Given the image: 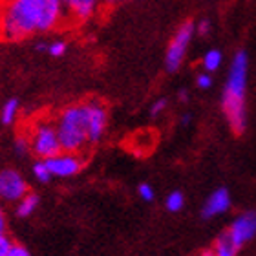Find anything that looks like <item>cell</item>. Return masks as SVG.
I'll list each match as a JSON object with an SVG mask.
<instances>
[{"mask_svg":"<svg viewBox=\"0 0 256 256\" xmlns=\"http://www.w3.org/2000/svg\"><path fill=\"white\" fill-rule=\"evenodd\" d=\"M8 256H32V252L28 251V247H24L22 244H13Z\"/></svg>","mask_w":256,"mask_h":256,"instance_id":"obj_22","label":"cell"},{"mask_svg":"<svg viewBox=\"0 0 256 256\" xmlns=\"http://www.w3.org/2000/svg\"><path fill=\"white\" fill-rule=\"evenodd\" d=\"M196 84L200 86L202 90H207V88H210V84H212V79H210L208 74H202L196 77Z\"/></svg>","mask_w":256,"mask_h":256,"instance_id":"obj_23","label":"cell"},{"mask_svg":"<svg viewBox=\"0 0 256 256\" xmlns=\"http://www.w3.org/2000/svg\"><path fill=\"white\" fill-rule=\"evenodd\" d=\"M247 72H249V57L246 52H238L230 62L229 77L224 90V112L227 123L236 136L244 134L247 124L246 114V92H247Z\"/></svg>","mask_w":256,"mask_h":256,"instance_id":"obj_2","label":"cell"},{"mask_svg":"<svg viewBox=\"0 0 256 256\" xmlns=\"http://www.w3.org/2000/svg\"><path fill=\"white\" fill-rule=\"evenodd\" d=\"M188 123H190V116H188V114H185V116L182 118V124H185V126H187Z\"/></svg>","mask_w":256,"mask_h":256,"instance_id":"obj_29","label":"cell"},{"mask_svg":"<svg viewBox=\"0 0 256 256\" xmlns=\"http://www.w3.org/2000/svg\"><path fill=\"white\" fill-rule=\"evenodd\" d=\"M30 139V146H32V154L37 160H50L62 152V144H60L59 132H57V124L52 119H38L35 121L26 134Z\"/></svg>","mask_w":256,"mask_h":256,"instance_id":"obj_4","label":"cell"},{"mask_svg":"<svg viewBox=\"0 0 256 256\" xmlns=\"http://www.w3.org/2000/svg\"><path fill=\"white\" fill-rule=\"evenodd\" d=\"M183 205H185V196H183V192L174 190L166 196V202H165L166 210H170V212H178V210H182L183 208Z\"/></svg>","mask_w":256,"mask_h":256,"instance_id":"obj_16","label":"cell"},{"mask_svg":"<svg viewBox=\"0 0 256 256\" xmlns=\"http://www.w3.org/2000/svg\"><path fill=\"white\" fill-rule=\"evenodd\" d=\"M18 114H20V102H18V99L11 97V99H8V101L2 104V108H0V123L4 124V126L15 124Z\"/></svg>","mask_w":256,"mask_h":256,"instance_id":"obj_12","label":"cell"},{"mask_svg":"<svg viewBox=\"0 0 256 256\" xmlns=\"http://www.w3.org/2000/svg\"><path fill=\"white\" fill-rule=\"evenodd\" d=\"M214 252H216V256H234L236 247L232 246L229 234L220 236L218 242H216V247H214Z\"/></svg>","mask_w":256,"mask_h":256,"instance_id":"obj_15","label":"cell"},{"mask_svg":"<svg viewBox=\"0 0 256 256\" xmlns=\"http://www.w3.org/2000/svg\"><path fill=\"white\" fill-rule=\"evenodd\" d=\"M229 207H230L229 190L225 187H220L207 198V202H205V205L202 208V216L205 220L212 218V216H218V214L229 210Z\"/></svg>","mask_w":256,"mask_h":256,"instance_id":"obj_10","label":"cell"},{"mask_svg":"<svg viewBox=\"0 0 256 256\" xmlns=\"http://www.w3.org/2000/svg\"><path fill=\"white\" fill-rule=\"evenodd\" d=\"M196 32L202 35V37H205L208 32H210V22L208 20H200L198 22V26H196Z\"/></svg>","mask_w":256,"mask_h":256,"instance_id":"obj_25","label":"cell"},{"mask_svg":"<svg viewBox=\"0 0 256 256\" xmlns=\"http://www.w3.org/2000/svg\"><path fill=\"white\" fill-rule=\"evenodd\" d=\"M138 192H139V198H141L143 202H152L156 196L154 188H152V185H148V183H141L138 187Z\"/></svg>","mask_w":256,"mask_h":256,"instance_id":"obj_20","label":"cell"},{"mask_svg":"<svg viewBox=\"0 0 256 256\" xmlns=\"http://www.w3.org/2000/svg\"><path fill=\"white\" fill-rule=\"evenodd\" d=\"M35 50H37V52H40V54H46V52H48V42H44V40H40V42H37L35 44Z\"/></svg>","mask_w":256,"mask_h":256,"instance_id":"obj_26","label":"cell"},{"mask_svg":"<svg viewBox=\"0 0 256 256\" xmlns=\"http://www.w3.org/2000/svg\"><path fill=\"white\" fill-rule=\"evenodd\" d=\"M88 139L90 143H99L106 132L108 112L99 101H88Z\"/></svg>","mask_w":256,"mask_h":256,"instance_id":"obj_8","label":"cell"},{"mask_svg":"<svg viewBox=\"0 0 256 256\" xmlns=\"http://www.w3.org/2000/svg\"><path fill=\"white\" fill-rule=\"evenodd\" d=\"M38 203H40V198H38L35 192H28L26 196L16 203L15 214L18 218H30V216L38 208Z\"/></svg>","mask_w":256,"mask_h":256,"instance_id":"obj_13","label":"cell"},{"mask_svg":"<svg viewBox=\"0 0 256 256\" xmlns=\"http://www.w3.org/2000/svg\"><path fill=\"white\" fill-rule=\"evenodd\" d=\"M220 64H222V52H220V50H210V52H207L205 57H203V68L207 70V72L218 70Z\"/></svg>","mask_w":256,"mask_h":256,"instance_id":"obj_17","label":"cell"},{"mask_svg":"<svg viewBox=\"0 0 256 256\" xmlns=\"http://www.w3.org/2000/svg\"><path fill=\"white\" fill-rule=\"evenodd\" d=\"M11 246H13V242H11L6 234H0V256H8Z\"/></svg>","mask_w":256,"mask_h":256,"instance_id":"obj_24","label":"cell"},{"mask_svg":"<svg viewBox=\"0 0 256 256\" xmlns=\"http://www.w3.org/2000/svg\"><path fill=\"white\" fill-rule=\"evenodd\" d=\"M57 132H59L60 144L66 152H80L88 139V104L86 102H75L70 104L55 119Z\"/></svg>","mask_w":256,"mask_h":256,"instance_id":"obj_3","label":"cell"},{"mask_svg":"<svg viewBox=\"0 0 256 256\" xmlns=\"http://www.w3.org/2000/svg\"><path fill=\"white\" fill-rule=\"evenodd\" d=\"M68 15L64 0H4L0 4V37L24 40L37 33H52Z\"/></svg>","mask_w":256,"mask_h":256,"instance_id":"obj_1","label":"cell"},{"mask_svg":"<svg viewBox=\"0 0 256 256\" xmlns=\"http://www.w3.org/2000/svg\"><path fill=\"white\" fill-rule=\"evenodd\" d=\"M13 150H15L16 156H26L28 152H32L28 136H16L15 141H13Z\"/></svg>","mask_w":256,"mask_h":256,"instance_id":"obj_19","label":"cell"},{"mask_svg":"<svg viewBox=\"0 0 256 256\" xmlns=\"http://www.w3.org/2000/svg\"><path fill=\"white\" fill-rule=\"evenodd\" d=\"M66 52H68V44H66V40H62V38H55V40L48 42V52H46V54H48L50 57L59 59V57L66 55Z\"/></svg>","mask_w":256,"mask_h":256,"instance_id":"obj_18","label":"cell"},{"mask_svg":"<svg viewBox=\"0 0 256 256\" xmlns=\"http://www.w3.org/2000/svg\"><path fill=\"white\" fill-rule=\"evenodd\" d=\"M196 32V26L192 22H185L180 26V30L176 32L174 38L170 40L168 48H166V55H165V68L166 72L174 74L180 66H182L183 59H185V54L188 50V44L192 40V35Z\"/></svg>","mask_w":256,"mask_h":256,"instance_id":"obj_5","label":"cell"},{"mask_svg":"<svg viewBox=\"0 0 256 256\" xmlns=\"http://www.w3.org/2000/svg\"><path fill=\"white\" fill-rule=\"evenodd\" d=\"M178 96H180V101H183V102L188 101V92L187 90H182L180 94H178Z\"/></svg>","mask_w":256,"mask_h":256,"instance_id":"obj_28","label":"cell"},{"mask_svg":"<svg viewBox=\"0 0 256 256\" xmlns=\"http://www.w3.org/2000/svg\"><path fill=\"white\" fill-rule=\"evenodd\" d=\"M101 2H104V4H108V6H114V4H119V2H123V0H101Z\"/></svg>","mask_w":256,"mask_h":256,"instance_id":"obj_30","label":"cell"},{"mask_svg":"<svg viewBox=\"0 0 256 256\" xmlns=\"http://www.w3.org/2000/svg\"><path fill=\"white\" fill-rule=\"evenodd\" d=\"M166 104H168V102H166V99H158V101L150 106V116H152V118H158L160 114L165 112Z\"/></svg>","mask_w":256,"mask_h":256,"instance_id":"obj_21","label":"cell"},{"mask_svg":"<svg viewBox=\"0 0 256 256\" xmlns=\"http://www.w3.org/2000/svg\"><path fill=\"white\" fill-rule=\"evenodd\" d=\"M46 163H48L54 178H59V180L77 176L82 168V160L79 158V154L77 152H66V150L46 160Z\"/></svg>","mask_w":256,"mask_h":256,"instance_id":"obj_7","label":"cell"},{"mask_svg":"<svg viewBox=\"0 0 256 256\" xmlns=\"http://www.w3.org/2000/svg\"><path fill=\"white\" fill-rule=\"evenodd\" d=\"M28 192H30L28 182L20 172L15 168H2L0 170V200L2 202L18 203Z\"/></svg>","mask_w":256,"mask_h":256,"instance_id":"obj_6","label":"cell"},{"mask_svg":"<svg viewBox=\"0 0 256 256\" xmlns=\"http://www.w3.org/2000/svg\"><path fill=\"white\" fill-rule=\"evenodd\" d=\"M0 234H6V218L4 212H2V207H0Z\"/></svg>","mask_w":256,"mask_h":256,"instance_id":"obj_27","label":"cell"},{"mask_svg":"<svg viewBox=\"0 0 256 256\" xmlns=\"http://www.w3.org/2000/svg\"><path fill=\"white\" fill-rule=\"evenodd\" d=\"M232 242V246L236 247V251L240 249L244 244L252 240L256 234V212H246L242 214L240 218L234 220L230 225V230L227 232Z\"/></svg>","mask_w":256,"mask_h":256,"instance_id":"obj_9","label":"cell"},{"mask_svg":"<svg viewBox=\"0 0 256 256\" xmlns=\"http://www.w3.org/2000/svg\"><path fill=\"white\" fill-rule=\"evenodd\" d=\"M203 256H216V252H214V251H205V252H203Z\"/></svg>","mask_w":256,"mask_h":256,"instance_id":"obj_31","label":"cell"},{"mask_svg":"<svg viewBox=\"0 0 256 256\" xmlns=\"http://www.w3.org/2000/svg\"><path fill=\"white\" fill-rule=\"evenodd\" d=\"M32 174L38 183H50L52 180H54V174H52V170H50L46 160L35 161V163L32 165Z\"/></svg>","mask_w":256,"mask_h":256,"instance_id":"obj_14","label":"cell"},{"mask_svg":"<svg viewBox=\"0 0 256 256\" xmlns=\"http://www.w3.org/2000/svg\"><path fill=\"white\" fill-rule=\"evenodd\" d=\"M68 15L79 22L90 20L99 10L101 0H64Z\"/></svg>","mask_w":256,"mask_h":256,"instance_id":"obj_11","label":"cell"}]
</instances>
